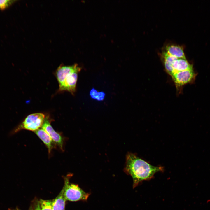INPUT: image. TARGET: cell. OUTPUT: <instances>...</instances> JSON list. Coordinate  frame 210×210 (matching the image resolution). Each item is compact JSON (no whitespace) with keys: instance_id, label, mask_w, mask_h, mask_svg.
I'll return each mask as SVG.
<instances>
[{"instance_id":"6da1fadb","label":"cell","mask_w":210,"mask_h":210,"mask_svg":"<svg viewBox=\"0 0 210 210\" xmlns=\"http://www.w3.org/2000/svg\"><path fill=\"white\" fill-rule=\"evenodd\" d=\"M125 171L132 177L134 188L143 181L151 179L156 173L163 172L164 168L151 165L136 154L129 153L126 157Z\"/></svg>"},{"instance_id":"7a4b0ae2","label":"cell","mask_w":210,"mask_h":210,"mask_svg":"<svg viewBox=\"0 0 210 210\" xmlns=\"http://www.w3.org/2000/svg\"><path fill=\"white\" fill-rule=\"evenodd\" d=\"M81 69L77 64L71 65H60L55 72L59 84L58 91H67L73 95L76 91L78 73Z\"/></svg>"},{"instance_id":"3957f363","label":"cell","mask_w":210,"mask_h":210,"mask_svg":"<svg viewBox=\"0 0 210 210\" xmlns=\"http://www.w3.org/2000/svg\"><path fill=\"white\" fill-rule=\"evenodd\" d=\"M45 117V115L42 113H38L29 114L21 123L11 131L10 134H14L22 130L34 132L41 127Z\"/></svg>"},{"instance_id":"277c9868","label":"cell","mask_w":210,"mask_h":210,"mask_svg":"<svg viewBox=\"0 0 210 210\" xmlns=\"http://www.w3.org/2000/svg\"><path fill=\"white\" fill-rule=\"evenodd\" d=\"M65 180L63 189L66 201H76L88 199L89 195V193L84 191L78 185L70 183L68 179Z\"/></svg>"},{"instance_id":"5b68a950","label":"cell","mask_w":210,"mask_h":210,"mask_svg":"<svg viewBox=\"0 0 210 210\" xmlns=\"http://www.w3.org/2000/svg\"><path fill=\"white\" fill-rule=\"evenodd\" d=\"M196 74L193 70L178 71L174 74L171 76L177 88L193 82Z\"/></svg>"},{"instance_id":"8992f818","label":"cell","mask_w":210,"mask_h":210,"mask_svg":"<svg viewBox=\"0 0 210 210\" xmlns=\"http://www.w3.org/2000/svg\"><path fill=\"white\" fill-rule=\"evenodd\" d=\"M41 128L49 135L53 142L63 150L64 144L63 137L54 130L51 125L50 120L48 116H46Z\"/></svg>"},{"instance_id":"52a82bcc","label":"cell","mask_w":210,"mask_h":210,"mask_svg":"<svg viewBox=\"0 0 210 210\" xmlns=\"http://www.w3.org/2000/svg\"><path fill=\"white\" fill-rule=\"evenodd\" d=\"M172 66L174 74L178 71L193 70L192 65L188 62L186 58L177 59L174 62Z\"/></svg>"},{"instance_id":"ba28073f","label":"cell","mask_w":210,"mask_h":210,"mask_svg":"<svg viewBox=\"0 0 210 210\" xmlns=\"http://www.w3.org/2000/svg\"><path fill=\"white\" fill-rule=\"evenodd\" d=\"M34 132L42 141L47 147L49 153H50L53 148V141L49 135L42 128L38 129Z\"/></svg>"},{"instance_id":"9c48e42d","label":"cell","mask_w":210,"mask_h":210,"mask_svg":"<svg viewBox=\"0 0 210 210\" xmlns=\"http://www.w3.org/2000/svg\"><path fill=\"white\" fill-rule=\"evenodd\" d=\"M164 64L166 72L171 76L174 74L172 65L178 58L171 56L164 51L162 53Z\"/></svg>"},{"instance_id":"30bf717a","label":"cell","mask_w":210,"mask_h":210,"mask_svg":"<svg viewBox=\"0 0 210 210\" xmlns=\"http://www.w3.org/2000/svg\"><path fill=\"white\" fill-rule=\"evenodd\" d=\"M169 55L178 58L186 59L182 48L180 46L171 45L167 46L165 51Z\"/></svg>"},{"instance_id":"8fae6325","label":"cell","mask_w":210,"mask_h":210,"mask_svg":"<svg viewBox=\"0 0 210 210\" xmlns=\"http://www.w3.org/2000/svg\"><path fill=\"white\" fill-rule=\"evenodd\" d=\"M66 201L63 188L58 195L52 201V210H65Z\"/></svg>"},{"instance_id":"7c38bea8","label":"cell","mask_w":210,"mask_h":210,"mask_svg":"<svg viewBox=\"0 0 210 210\" xmlns=\"http://www.w3.org/2000/svg\"><path fill=\"white\" fill-rule=\"evenodd\" d=\"M90 94L91 97L98 101H103L105 98V94L103 91L98 92L94 88L90 91Z\"/></svg>"},{"instance_id":"4fadbf2b","label":"cell","mask_w":210,"mask_h":210,"mask_svg":"<svg viewBox=\"0 0 210 210\" xmlns=\"http://www.w3.org/2000/svg\"><path fill=\"white\" fill-rule=\"evenodd\" d=\"M39 202L41 210H52V201L41 199Z\"/></svg>"},{"instance_id":"5bb4252c","label":"cell","mask_w":210,"mask_h":210,"mask_svg":"<svg viewBox=\"0 0 210 210\" xmlns=\"http://www.w3.org/2000/svg\"><path fill=\"white\" fill-rule=\"evenodd\" d=\"M15 1L10 0H0V9H5L13 3Z\"/></svg>"},{"instance_id":"9a60e30c","label":"cell","mask_w":210,"mask_h":210,"mask_svg":"<svg viewBox=\"0 0 210 210\" xmlns=\"http://www.w3.org/2000/svg\"><path fill=\"white\" fill-rule=\"evenodd\" d=\"M35 210H41L40 205L39 202H37L35 205Z\"/></svg>"},{"instance_id":"2e32d148","label":"cell","mask_w":210,"mask_h":210,"mask_svg":"<svg viewBox=\"0 0 210 210\" xmlns=\"http://www.w3.org/2000/svg\"><path fill=\"white\" fill-rule=\"evenodd\" d=\"M8 210H21L19 209L17 207L14 209L12 208H8Z\"/></svg>"},{"instance_id":"e0dca14e","label":"cell","mask_w":210,"mask_h":210,"mask_svg":"<svg viewBox=\"0 0 210 210\" xmlns=\"http://www.w3.org/2000/svg\"><path fill=\"white\" fill-rule=\"evenodd\" d=\"M32 210V209H30V210Z\"/></svg>"}]
</instances>
